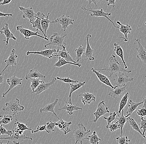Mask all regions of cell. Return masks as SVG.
<instances>
[{"instance_id":"e0dca14e","label":"cell","mask_w":146,"mask_h":144,"mask_svg":"<svg viewBox=\"0 0 146 144\" xmlns=\"http://www.w3.org/2000/svg\"><path fill=\"white\" fill-rule=\"evenodd\" d=\"M91 35L90 34H87L86 36V47L85 52L84 53V57L85 59L83 60V61L88 60V61L94 60L95 57L93 56V53L94 50L91 48L89 42V39L91 38Z\"/></svg>"},{"instance_id":"ab89813d","label":"cell","mask_w":146,"mask_h":144,"mask_svg":"<svg viewBox=\"0 0 146 144\" xmlns=\"http://www.w3.org/2000/svg\"><path fill=\"white\" fill-rule=\"evenodd\" d=\"M117 113H116L115 112H113V113H110V114L109 116L108 117H104V119L106 120L107 121L108 124L106 126V128L107 129L108 126L109 125L110 123H111L113 121H114L115 120V117L116 116Z\"/></svg>"},{"instance_id":"6f0895ef","label":"cell","mask_w":146,"mask_h":144,"mask_svg":"<svg viewBox=\"0 0 146 144\" xmlns=\"http://www.w3.org/2000/svg\"><path fill=\"white\" fill-rule=\"evenodd\" d=\"M3 0H0V3Z\"/></svg>"},{"instance_id":"d6986e66","label":"cell","mask_w":146,"mask_h":144,"mask_svg":"<svg viewBox=\"0 0 146 144\" xmlns=\"http://www.w3.org/2000/svg\"><path fill=\"white\" fill-rule=\"evenodd\" d=\"M19 9L23 12V19H27L30 21H34L35 19L36 18V14L35 13L33 7L25 8L23 7H19Z\"/></svg>"},{"instance_id":"4dcf8cb0","label":"cell","mask_w":146,"mask_h":144,"mask_svg":"<svg viewBox=\"0 0 146 144\" xmlns=\"http://www.w3.org/2000/svg\"><path fill=\"white\" fill-rule=\"evenodd\" d=\"M86 82H79L77 83H70V92H69V102L71 104H72V99H71V97H72V95L73 92H75L78 89H79L81 87H84V86Z\"/></svg>"},{"instance_id":"603a6c76","label":"cell","mask_w":146,"mask_h":144,"mask_svg":"<svg viewBox=\"0 0 146 144\" xmlns=\"http://www.w3.org/2000/svg\"><path fill=\"white\" fill-rule=\"evenodd\" d=\"M91 70L93 73L95 74L97 77H98V78L101 82L104 84L106 85L111 87L112 88H114V86H113V85L110 82L108 77L100 73V71L96 70L93 67L91 68Z\"/></svg>"},{"instance_id":"5b68a950","label":"cell","mask_w":146,"mask_h":144,"mask_svg":"<svg viewBox=\"0 0 146 144\" xmlns=\"http://www.w3.org/2000/svg\"><path fill=\"white\" fill-rule=\"evenodd\" d=\"M81 9L83 11H87L91 12L92 13L91 14H89L90 16L96 17H104V18L107 19L109 21H110V22L112 23L113 24V25L114 27L115 28H116V29L119 28V27H117L115 25L113 22L112 20H110V19L109 18V16H111V13L105 12L103 9H100V10H93L92 9V8H91L90 9H86V7L83 6L81 7Z\"/></svg>"},{"instance_id":"7dc6e473","label":"cell","mask_w":146,"mask_h":144,"mask_svg":"<svg viewBox=\"0 0 146 144\" xmlns=\"http://www.w3.org/2000/svg\"><path fill=\"white\" fill-rule=\"evenodd\" d=\"M12 133V130H8L3 127L2 124L0 125V135H7L9 136L11 135Z\"/></svg>"},{"instance_id":"681fc988","label":"cell","mask_w":146,"mask_h":144,"mask_svg":"<svg viewBox=\"0 0 146 144\" xmlns=\"http://www.w3.org/2000/svg\"><path fill=\"white\" fill-rule=\"evenodd\" d=\"M141 120L140 123L141 126L139 127V129H143V132L142 133V134L145 135V133L146 131V119H143L142 117H141Z\"/></svg>"},{"instance_id":"d6a6232c","label":"cell","mask_w":146,"mask_h":144,"mask_svg":"<svg viewBox=\"0 0 146 144\" xmlns=\"http://www.w3.org/2000/svg\"><path fill=\"white\" fill-rule=\"evenodd\" d=\"M56 58H57L58 59V61L55 64L54 66H55V67H58V68H60L62 66L67 64L76 66H78L79 67L82 66V65L80 64V63H73L68 62L61 57H56Z\"/></svg>"},{"instance_id":"1f68e13d","label":"cell","mask_w":146,"mask_h":144,"mask_svg":"<svg viewBox=\"0 0 146 144\" xmlns=\"http://www.w3.org/2000/svg\"><path fill=\"white\" fill-rule=\"evenodd\" d=\"M114 52L118 56L121 58L122 60V63L125 66V69H127V66L124 60V54H123V50L122 47L120 45H119L116 43H114Z\"/></svg>"},{"instance_id":"f907efd6","label":"cell","mask_w":146,"mask_h":144,"mask_svg":"<svg viewBox=\"0 0 146 144\" xmlns=\"http://www.w3.org/2000/svg\"><path fill=\"white\" fill-rule=\"evenodd\" d=\"M46 129V124L43 125L38 126L36 130H33L31 131L32 134L37 133L38 132L45 131Z\"/></svg>"},{"instance_id":"f35d334b","label":"cell","mask_w":146,"mask_h":144,"mask_svg":"<svg viewBox=\"0 0 146 144\" xmlns=\"http://www.w3.org/2000/svg\"><path fill=\"white\" fill-rule=\"evenodd\" d=\"M30 79L31 81V87L32 91L35 90L41 83L44 81V80L42 81L40 79V78H32Z\"/></svg>"},{"instance_id":"db71d44e","label":"cell","mask_w":146,"mask_h":144,"mask_svg":"<svg viewBox=\"0 0 146 144\" xmlns=\"http://www.w3.org/2000/svg\"><path fill=\"white\" fill-rule=\"evenodd\" d=\"M12 0H3L0 3V5H3L9 4Z\"/></svg>"},{"instance_id":"cb8c5ba5","label":"cell","mask_w":146,"mask_h":144,"mask_svg":"<svg viewBox=\"0 0 146 144\" xmlns=\"http://www.w3.org/2000/svg\"><path fill=\"white\" fill-rule=\"evenodd\" d=\"M1 34H4L5 37H6V40H3V42H5L6 45H7L9 44V40L10 39H13V40L15 41L17 40V38L15 37L13 34L10 31L9 27V25L8 23H5V24L4 26L3 27L2 29H1Z\"/></svg>"},{"instance_id":"f546056e","label":"cell","mask_w":146,"mask_h":144,"mask_svg":"<svg viewBox=\"0 0 146 144\" xmlns=\"http://www.w3.org/2000/svg\"><path fill=\"white\" fill-rule=\"evenodd\" d=\"M50 13H48L47 17L46 18H43L41 21V28L44 33V36L46 38H47V36L46 35V33L47 30L49 29L50 23H51L52 21H50L49 19L50 16Z\"/></svg>"},{"instance_id":"484cf974","label":"cell","mask_w":146,"mask_h":144,"mask_svg":"<svg viewBox=\"0 0 146 144\" xmlns=\"http://www.w3.org/2000/svg\"><path fill=\"white\" fill-rule=\"evenodd\" d=\"M44 18H45L44 14L41 13L40 12H38L36 14V20L33 21H30L33 25V28H36V31H40L43 35L44 33L41 28V21L42 19Z\"/></svg>"},{"instance_id":"bcb514c9","label":"cell","mask_w":146,"mask_h":144,"mask_svg":"<svg viewBox=\"0 0 146 144\" xmlns=\"http://www.w3.org/2000/svg\"><path fill=\"white\" fill-rule=\"evenodd\" d=\"M119 128V126L118 125V123L117 121L114 123H110L107 129H109L111 132H113Z\"/></svg>"},{"instance_id":"836d02e7","label":"cell","mask_w":146,"mask_h":144,"mask_svg":"<svg viewBox=\"0 0 146 144\" xmlns=\"http://www.w3.org/2000/svg\"><path fill=\"white\" fill-rule=\"evenodd\" d=\"M46 78L45 76L41 74L39 71L36 70H31L30 72L26 75L25 79L26 80H29L32 78H40L44 79Z\"/></svg>"},{"instance_id":"2e32d148","label":"cell","mask_w":146,"mask_h":144,"mask_svg":"<svg viewBox=\"0 0 146 144\" xmlns=\"http://www.w3.org/2000/svg\"><path fill=\"white\" fill-rule=\"evenodd\" d=\"M62 50H59V48L57 49V52L54 55L53 58H56V57H61L63 58L65 60L68 62H71L77 63L75 61L70 55L69 52L67 51L66 49V46L62 47Z\"/></svg>"},{"instance_id":"3957f363","label":"cell","mask_w":146,"mask_h":144,"mask_svg":"<svg viewBox=\"0 0 146 144\" xmlns=\"http://www.w3.org/2000/svg\"><path fill=\"white\" fill-rule=\"evenodd\" d=\"M76 126V128L73 132V136L75 139V144H76L78 142L82 144L85 139L86 135L91 132V130H87L85 127L82 123L77 122Z\"/></svg>"},{"instance_id":"e575fe53","label":"cell","mask_w":146,"mask_h":144,"mask_svg":"<svg viewBox=\"0 0 146 144\" xmlns=\"http://www.w3.org/2000/svg\"><path fill=\"white\" fill-rule=\"evenodd\" d=\"M127 121L129 123V125L132 127V129L138 132L140 135H141L144 138H146V136L142 134V133L141 132L140 129H139V126L138 124L137 123L136 121H135L133 118L132 117H127Z\"/></svg>"},{"instance_id":"277c9868","label":"cell","mask_w":146,"mask_h":144,"mask_svg":"<svg viewBox=\"0 0 146 144\" xmlns=\"http://www.w3.org/2000/svg\"><path fill=\"white\" fill-rule=\"evenodd\" d=\"M24 109V106L20 104L19 99L16 98L13 101L6 103L5 106L2 108V110L5 112L12 114L14 116H16L19 112L22 111Z\"/></svg>"},{"instance_id":"7c38bea8","label":"cell","mask_w":146,"mask_h":144,"mask_svg":"<svg viewBox=\"0 0 146 144\" xmlns=\"http://www.w3.org/2000/svg\"><path fill=\"white\" fill-rule=\"evenodd\" d=\"M137 44V47L136 50L137 51L138 54L137 57L139 60L142 61L144 64H146V50L142 46L141 43V39L139 38H135L134 40V44Z\"/></svg>"},{"instance_id":"44dd1931","label":"cell","mask_w":146,"mask_h":144,"mask_svg":"<svg viewBox=\"0 0 146 144\" xmlns=\"http://www.w3.org/2000/svg\"><path fill=\"white\" fill-rule=\"evenodd\" d=\"M61 99H56L55 101L53 103H51V104H48L46 105L43 108H42L40 109V113H42L43 112H45V113H48V112H51L53 113L55 116L56 117V118L58 119H59V118L57 116L56 114L55 113L54 108L56 106L59 104L60 105V104L59 103V101H62Z\"/></svg>"},{"instance_id":"ac0fdd59","label":"cell","mask_w":146,"mask_h":144,"mask_svg":"<svg viewBox=\"0 0 146 144\" xmlns=\"http://www.w3.org/2000/svg\"><path fill=\"white\" fill-rule=\"evenodd\" d=\"M15 52H16V50L15 49H12L11 50V54H10L9 58L7 60H5V62L6 63V66L4 70H3L1 72H0L1 74H2L4 72L5 70L7 69L8 66H12L13 68L14 66L17 65L16 61H17L18 56L15 54Z\"/></svg>"},{"instance_id":"4fadbf2b","label":"cell","mask_w":146,"mask_h":144,"mask_svg":"<svg viewBox=\"0 0 146 144\" xmlns=\"http://www.w3.org/2000/svg\"><path fill=\"white\" fill-rule=\"evenodd\" d=\"M23 80V79L18 78L15 75L11 76V77L7 79L6 80V82H7V83L9 84V85L10 86V87H9V89L5 93L2 94L1 98H4L6 94L15 87H16L18 85H21L22 81Z\"/></svg>"},{"instance_id":"7a4b0ae2","label":"cell","mask_w":146,"mask_h":144,"mask_svg":"<svg viewBox=\"0 0 146 144\" xmlns=\"http://www.w3.org/2000/svg\"><path fill=\"white\" fill-rule=\"evenodd\" d=\"M12 133L11 135L9 136V137H0V141L3 140L1 142V143H3V140H8V142L7 144H9L11 142H13L14 144H18L21 143V142L23 141L24 140L26 139H31L33 140V138L31 137H28L26 136L25 135L23 134L24 131H21L18 128V127H16L12 130Z\"/></svg>"},{"instance_id":"83f0119b","label":"cell","mask_w":146,"mask_h":144,"mask_svg":"<svg viewBox=\"0 0 146 144\" xmlns=\"http://www.w3.org/2000/svg\"><path fill=\"white\" fill-rule=\"evenodd\" d=\"M145 97L143 98L142 101L141 102L139 103H135L133 102L132 100H130L129 102V104H128V108L127 111L126 113L127 115L125 116L126 117H127L129 115H131L132 113H133L136 110L137 108L140 105L142 104L144 102V99Z\"/></svg>"},{"instance_id":"74e56055","label":"cell","mask_w":146,"mask_h":144,"mask_svg":"<svg viewBox=\"0 0 146 144\" xmlns=\"http://www.w3.org/2000/svg\"><path fill=\"white\" fill-rule=\"evenodd\" d=\"M85 49L82 45H80L77 49H76V62L79 63V61L82 59V55L84 54Z\"/></svg>"},{"instance_id":"8d00e7d4","label":"cell","mask_w":146,"mask_h":144,"mask_svg":"<svg viewBox=\"0 0 146 144\" xmlns=\"http://www.w3.org/2000/svg\"><path fill=\"white\" fill-rule=\"evenodd\" d=\"M85 139L89 140V143L91 144H98L101 139L98 137L95 131L93 132V133L88 136L87 138L86 137Z\"/></svg>"},{"instance_id":"680465c9","label":"cell","mask_w":146,"mask_h":144,"mask_svg":"<svg viewBox=\"0 0 146 144\" xmlns=\"http://www.w3.org/2000/svg\"><path fill=\"white\" fill-rule=\"evenodd\" d=\"M3 117L2 115H0V117Z\"/></svg>"},{"instance_id":"816d5d0a","label":"cell","mask_w":146,"mask_h":144,"mask_svg":"<svg viewBox=\"0 0 146 144\" xmlns=\"http://www.w3.org/2000/svg\"><path fill=\"white\" fill-rule=\"evenodd\" d=\"M86 1L88 2L89 6H90V8L91 9V3H94L95 5V7H96L98 3L99 2L103 1H105L106 0H86Z\"/></svg>"},{"instance_id":"d4e9b609","label":"cell","mask_w":146,"mask_h":144,"mask_svg":"<svg viewBox=\"0 0 146 144\" xmlns=\"http://www.w3.org/2000/svg\"><path fill=\"white\" fill-rule=\"evenodd\" d=\"M57 110L59 111L64 110L67 111V113L69 115H72L73 114V112L74 111H78V110H82L83 111V109L82 108L78 106L77 105H73V104H71L69 102L65 101V104L63 107L59 109H57Z\"/></svg>"},{"instance_id":"b9f144b4","label":"cell","mask_w":146,"mask_h":144,"mask_svg":"<svg viewBox=\"0 0 146 144\" xmlns=\"http://www.w3.org/2000/svg\"><path fill=\"white\" fill-rule=\"evenodd\" d=\"M14 124L15 125H17V127H18V128L20 130H21V131H24L25 130H29L32 131L33 130L31 128H29V127H27V125H25V124L23 123L19 122L18 120L16 119V118L15 119V122Z\"/></svg>"},{"instance_id":"4316f807","label":"cell","mask_w":146,"mask_h":144,"mask_svg":"<svg viewBox=\"0 0 146 144\" xmlns=\"http://www.w3.org/2000/svg\"><path fill=\"white\" fill-rule=\"evenodd\" d=\"M79 96H82V102L84 105L90 104L92 102H95L96 98L94 95L89 92H84L79 94Z\"/></svg>"},{"instance_id":"9a60e30c","label":"cell","mask_w":146,"mask_h":144,"mask_svg":"<svg viewBox=\"0 0 146 144\" xmlns=\"http://www.w3.org/2000/svg\"><path fill=\"white\" fill-rule=\"evenodd\" d=\"M59 120L57 122H55V126L59 130L63 132L64 135H66L71 132L70 126L72 124V122H66L62 119V117H60Z\"/></svg>"},{"instance_id":"9f6ffc18","label":"cell","mask_w":146,"mask_h":144,"mask_svg":"<svg viewBox=\"0 0 146 144\" xmlns=\"http://www.w3.org/2000/svg\"><path fill=\"white\" fill-rule=\"evenodd\" d=\"M4 81V76L2 75V74L0 73V84H3Z\"/></svg>"},{"instance_id":"ffe728a7","label":"cell","mask_w":146,"mask_h":144,"mask_svg":"<svg viewBox=\"0 0 146 144\" xmlns=\"http://www.w3.org/2000/svg\"><path fill=\"white\" fill-rule=\"evenodd\" d=\"M116 23L119 25V29L120 32L123 34L125 36V37H119V38L123 39L124 42H128V34L130 33L131 31H132V28H131V26L128 24H127L126 25L122 24L119 21H117L116 22Z\"/></svg>"},{"instance_id":"7402d4cb","label":"cell","mask_w":146,"mask_h":144,"mask_svg":"<svg viewBox=\"0 0 146 144\" xmlns=\"http://www.w3.org/2000/svg\"><path fill=\"white\" fill-rule=\"evenodd\" d=\"M126 86L127 85L124 86H114V88H111L108 95L115 99H116L123 95V93L125 90Z\"/></svg>"},{"instance_id":"11a10c76","label":"cell","mask_w":146,"mask_h":144,"mask_svg":"<svg viewBox=\"0 0 146 144\" xmlns=\"http://www.w3.org/2000/svg\"><path fill=\"white\" fill-rule=\"evenodd\" d=\"M13 16V14H10V13H4L0 12V17L8 16V18H9V17H10V16Z\"/></svg>"},{"instance_id":"91938a15","label":"cell","mask_w":146,"mask_h":144,"mask_svg":"<svg viewBox=\"0 0 146 144\" xmlns=\"http://www.w3.org/2000/svg\"><path fill=\"white\" fill-rule=\"evenodd\" d=\"M0 33H1V30H0Z\"/></svg>"},{"instance_id":"ba28073f","label":"cell","mask_w":146,"mask_h":144,"mask_svg":"<svg viewBox=\"0 0 146 144\" xmlns=\"http://www.w3.org/2000/svg\"><path fill=\"white\" fill-rule=\"evenodd\" d=\"M134 80V78L128 77L127 75L124 74L123 72H119L115 74L113 79L114 83L116 86H124L127 83L132 82Z\"/></svg>"},{"instance_id":"8992f818","label":"cell","mask_w":146,"mask_h":144,"mask_svg":"<svg viewBox=\"0 0 146 144\" xmlns=\"http://www.w3.org/2000/svg\"><path fill=\"white\" fill-rule=\"evenodd\" d=\"M66 35H65L64 36H62L57 33H54L50 37V42L45 44L44 47L46 48L47 46L50 45L61 47L66 46V44L64 42V40Z\"/></svg>"},{"instance_id":"f5cc1de1","label":"cell","mask_w":146,"mask_h":144,"mask_svg":"<svg viewBox=\"0 0 146 144\" xmlns=\"http://www.w3.org/2000/svg\"><path fill=\"white\" fill-rule=\"evenodd\" d=\"M107 2V5L108 6L111 5L112 8H114L115 5L116 0H106Z\"/></svg>"},{"instance_id":"d590c367","label":"cell","mask_w":146,"mask_h":144,"mask_svg":"<svg viewBox=\"0 0 146 144\" xmlns=\"http://www.w3.org/2000/svg\"><path fill=\"white\" fill-rule=\"evenodd\" d=\"M129 98V93L127 92L126 93L123 97L120 100L119 102V109L117 113H119L122 111V110L124 109V108L127 104L128 100Z\"/></svg>"},{"instance_id":"6da1fadb","label":"cell","mask_w":146,"mask_h":144,"mask_svg":"<svg viewBox=\"0 0 146 144\" xmlns=\"http://www.w3.org/2000/svg\"><path fill=\"white\" fill-rule=\"evenodd\" d=\"M109 60V64L106 68L101 69H97L95 70L97 71H105L107 72L109 74L108 76V78L119 72H123L127 73L128 74L132 72L131 70H127L126 69L122 67L118 60H116L115 56L113 54L111 55Z\"/></svg>"},{"instance_id":"9c48e42d","label":"cell","mask_w":146,"mask_h":144,"mask_svg":"<svg viewBox=\"0 0 146 144\" xmlns=\"http://www.w3.org/2000/svg\"><path fill=\"white\" fill-rule=\"evenodd\" d=\"M16 29L17 31L21 33V34L22 35L24 36L25 39L26 40H29L30 37L32 36H37L41 38L44 39L48 41V39L47 38H46L44 36H42L40 35L38 32V31H36V32H33L31 31L29 29H25L23 28V25H21L20 26H17L16 27Z\"/></svg>"},{"instance_id":"5bb4252c","label":"cell","mask_w":146,"mask_h":144,"mask_svg":"<svg viewBox=\"0 0 146 144\" xmlns=\"http://www.w3.org/2000/svg\"><path fill=\"white\" fill-rule=\"evenodd\" d=\"M57 52V50L56 49H46L44 50L40 51L31 52L28 51L26 52V55L29 56L31 54H39L42 55L44 57H46L49 59H52L53 58L54 55Z\"/></svg>"},{"instance_id":"f6af8a7d","label":"cell","mask_w":146,"mask_h":144,"mask_svg":"<svg viewBox=\"0 0 146 144\" xmlns=\"http://www.w3.org/2000/svg\"><path fill=\"white\" fill-rule=\"evenodd\" d=\"M3 118L0 121V125L4 124L5 125L11 123L13 119V116L11 115H5L3 116Z\"/></svg>"},{"instance_id":"f1b7e54d","label":"cell","mask_w":146,"mask_h":144,"mask_svg":"<svg viewBox=\"0 0 146 144\" xmlns=\"http://www.w3.org/2000/svg\"><path fill=\"white\" fill-rule=\"evenodd\" d=\"M124 109L122 110V113H119L118 117L115 118L117 122L118 123V125L119 127V129H120V134L121 135H123V128L125 125V123L127 122V118L124 115Z\"/></svg>"},{"instance_id":"ee69618b","label":"cell","mask_w":146,"mask_h":144,"mask_svg":"<svg viewBox=\"0 0 146 144\" xmlns=\"http://www.w3.org/2000/svg\"><path fill=\"white\" fill-rule=\"evenodd\" d=\"M56 80L60 82H62L65 83L70 84V83H77L79 82L77 80H74L72 79H70L69 77H64V78H61V77H56Z\"/></svg>"},{"instance_id":"60d3db41","label":"cell","mask_w":146,"mask_h":144,"mask_svg":"<svg viewBox=\"0 0 146 144\" xmlns=\"http://www.w3.org/2000/svg\"><path fill=\"white\" fill-rule=\"evenodd\" d=\"M117 142L119 144H128L131 142V140L129 139L127 136L117 137L116 138Z\"/></svg>"},{"instance_id":"30bf717a","label":"cell","mask_w":146,"mask_h":144,"mask_svg":"<svg viewBox=\"0 0 146 144\" xmlns=\"http://www.w3.org/2000/svg\"><path fill=\"white\" fill-rule=\"evenodd\" d=\"M74 21V19H71L68 15H63L56 19L55 21H52L51 23H58L62 25V28L64 31H66L70 25H73Z\"/></svg>"},{"instance_id":"7bdbcfd3","label":"cell","mask_w":146,"mask_h":144,"mask_svg":"<svg viewBox=\"0 0 146 144\" xmlns=\"http://www.w3.org/2000/svg\"><path fill=\"white\" fill-rule=\"evenodd\" d=\"M55 126V123H53L52 121L47 122L46 124L45 131L48 133H50L52 132H54Z\"/></svg>"},{"instance_id":"c3c4849f","label":"cell","mask_w":146,"mask_h":144,"mask_svg":"<svg viewBox=\"0 0 146 144\" xmlns=\"http://www.w3.org/2000/svg\"><path fill=\"white\" fill-rule=\"evenodd\" d=\"M146 107H142L139 108L137 112V115H139L142 118L145 117L146 116Z\"/></svg>"},{"instance_id":"52a82bcc","label":"cell","mask_w":146,"mask_h":144,"mask_svg":"<svg viewBox=\"0 0 146 144\" xmlns=\"http://www.w3.org/2000/svg\"><path fill=\"white\" fill-rule=\"evenodd\" d=\"M109 108L106 106L104 101H101L98 105L96 110L93 115L95 117V118L93 121H90L89 123H96L98 120H99L100 117L104 115L107 113H109L110 111L108 110Z\"/></svg>"},{"instance_id":"8fae6325","label":"cell","mask_w":146,"mask_h":144,"mask_svg":"<svg viewBox=\"0 0 146 144\" xmlns=\"http://www.w3.org/2000/svg\"><path fill=\"white\" fill-rule=\"evenodd\" d=\"M56 81V79L55 77H54L52 79V81L48 83H46L44 82V81H43L39 85V86L35 90L32 91L31 94L35 93V95H39L46 90L49 89H52Z\"/></svg>"}]
</instances>
